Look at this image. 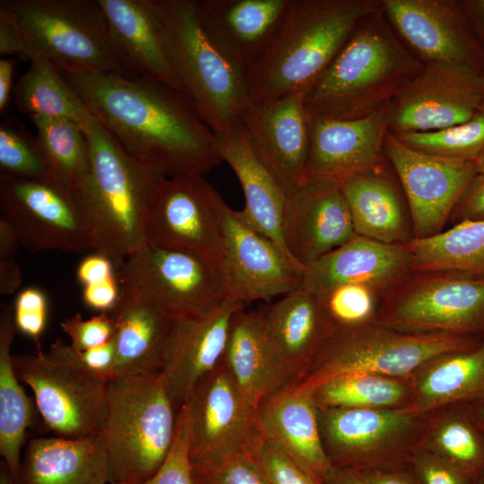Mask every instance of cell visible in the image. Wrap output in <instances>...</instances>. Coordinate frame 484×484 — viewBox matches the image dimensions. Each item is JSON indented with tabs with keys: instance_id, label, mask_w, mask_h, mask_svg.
I'll return each instance as SVG.
<instances>
[{
	"instance_id": "816d5d0a",
	"label": "cell",
	"mask_w": 484,
	"mask_h": 484,
	"mask_svg": "<svg viewBox=\"0 0 484 484\" xmlns=\"http://www.w3.org/2000/svg\"><path fill=\"white\" fill-rule=\"evenodd\" d=\"M21 246L13 228L0 218V294H13L22 281L16 254Z\"/></svg>"
},
{
	"instance_id": "6da1fadb",
	"label": "cell",
	"mask_w": 484,
	"mask_h": 484,
	"mask_svg": "<svg viewBox=\"0 0 484 484\" xmlns=\"http://www.w3.org/2000/svg\"><path fill=\"white\" fill-rule=\"evenodd\" d=\"M61 73L128 153L166 177L204 175L222 162L215 134L184 92L117 73Z\"/></svg>"
},
{
	"instance_id": "f6af8a7d",
	"label": "cell",
	"mask_w": 484,
	"mask_h": 484,
	"mask_svg": "<svg viewBox=\"0 0 484 484\" xmlns=\"http://www.w3.org/2000/svg\"><path fill=\"white\" fill-rule=\"evenodd\" d=\"M192 472L196 484H268L248 454L192 463Z\"/></svg>"
},
{
	"instance_id": "74e56055",
	"label": "cell",
	"mask_w": 484,
	"mask_h": 484,
	"mask_svg": "<svg viewBox=\"0 0 484 484\" xmlns=\"http://www.w3.org/2000/svg\"><path fill=\"white\" fill-rule=\"evenodd\" d=\"M317 409H391L409 407L411 376L354 372L330 378L311 392Z\"/></svg>"
},
{
	"instance_id": "5b68a950",
	"label": "cell",
	"mask_w": 484,
	"mask_h": 484,
	"mask_svg": "<svg viewBox=\"0 0 484 484\" xmlns=\"http://www.w3.org/2000/svg\"><path fill=\"white\" fill-rule=\"evenodd\" d=\"M166 55L184 94L215 134L241 125L250 103L246 77L203 32L196 0H155Z\"/></svg>"
},
{
	"instance_id": "ab89813d",
	"label": "cell",
	"mask_w": 484,
	"mask_h": 484,
	"mask_svg": "<svg viewBox=\"0 0 484 484\" xmlns=\"http://www.w3.org/2000/svg\"><path fill=\"white\" fill-rule=\"evenodd\" d=\"M49 180L69 193L85 178L91 165L87 137L77 123L45 117H30Z\"/></svg>"
},
{
	"instance_id": "52a82bcc",
	"label": "cell",
	"mask_w": 484,
	"mask_h": 484,
	"mask_svg": "<svg viewBox=\"0 0 484 484\" xmlns=\"http://www.w3.org/2000/svg\"><path fill=\"white\" fill-rule=\"evenodd\" d=\"M467 336L447 333H406L380 322L330 333L299 384L309 392L340 375L365 372L411 376L428 360L474 349Z\"/></svg>"
},
{
	"instance_id": "7c38bea8",
	"label": "cell",
	"mask_w": 484,
	"mask_h": 484,
	"mask_svg": "<svg viewBox=\"0 0 484 484\" xmlns=\"http://www.w3.org/2000/svg\"><path fill=\"white\" fill-rule=\"evenodd\" d=\"M177 413L192 463L248 454L260 434L257 407L238 388L223 359L194 385Z\"/></svg>"
},
{
	"instance_id": "f546056e",
	"label": "cell",
	"mask_w": 484,
	"mask_h": 484,
	"mask_svg": "<svg viewBox=\"0 0 484 484\" xmlns=\"http://www.w3.org/2000/svg\"><path fill=\"white\" fill-rule=\"evenodd\" d=\"M215 135L218 153L236 174L244 193L245 206L238 211V216L297 264L287 252L281 234L286 196L255 156L242 124L229 133Z\"/></svg>"
},
{
	"instance_id": "ac0fdd59",
	"label": "cell",
	"mask_w": 484,
	"mask_h": 484,
	"mask_svg": "<svg viewBox=\"0 0 484 484\" xmlns=\"http://www.w3.org/2000/svg\"><path fill=\"white\" fill-rule=\"evenodd\" d=\"M251 149L286 198L307 179L311 119L303 91L246 106L241 115Z\"/></svg>"
},
{
	"instance_id": "7dc6e473",
	"label": "cell",
	"mask_w": 484,
	"mask_h": 484,
	"mask_svg": "<svg viewBox=\"0 0 484 484\" xmlns=\"http://www.w3.org/2000/svg\"><path fill=\"white\" fill-rule=\"evenodd\" d=\"M139 484H196L192 472L187 434L178 413L174 442L166 460L152 477Z\"/></svg>"
},
{
	"instance_id": "7bdbcfd3",
	"label": "cell",
	"mask_w": 484,
	"mask_h": 484,
	"mask_svg": "<svg viewBox=\"0 0 484 484\" xmlns=\"http://www.w3.org/2000/svg\"><path fill=\"white\" fill-rule=\"evenodd\" d=\"M315 296L328 326L329 334L359 327L374 321L375 298L372 288L367 285L341 284Z\"/></svg>"
},
{
	"instance_id": "4dcf8cb0",
	"label": "cell",
	"mask_w": 484,
	"mask_h": 484,
	"mask_svg": "<svg viewBox=\"0 0 484 484\" xmlns=\"http://www.w3.org/2000/svg\"><path fill=\"white\" fill-rule=\"evenodd\" d=\"M411 381L409 408L419 413L458 403L484 404V341L474 349L428 360Z\"/></svg>"
},
{
	"instance_id": "d6a6232c",
	"label": "cell",
	"mask_w": 484,
	"mask_h": 484,
	"mask_svg": "<svg viewBox=\"0 0 484 484\" xmlns=\"http://www.w3.org/2000/svg\"><path fill=\"white\" fill-rule=\"evenodd\" d=\"M223 360L238 388L256 407L288 385L267 342L259 310L246 311L244 307L236 312Z\"/></svg>"
},
{
	"instance_id": "60d3db41",
	"label": "cell",
	"mask_w": 484,
	"mask_h": 484,
	"mask_svg": "<svg viewBox=\"0 0 484 484\" xmlns=\"http://www.w3.org/2000/svg\"><path fill=\"white\" fill-rule=\"evenodd\" d=\"M396 136L406 145L427 153L475 161L484 151V111L446 129Z\"/></svg>"
},
{
	"instance_id": "1f68e13d",
	"label": "cell",
	"mask_w": 484,
	"mask_h": 484,
	"mask_svg": "<svg viewBox=\"0 0 484 484\" xmlns=\"http://www.w3.org/2000/svg\"><path fill=\"white\" fill-rule=\"evenodd\" d=\"M108 313L116 330V361L110 381L160 371L173 320L151 305L123 294Z\"/></svg>"
},
{
	"instance_id": "8992f818",
	"label": "cell",
	"mask_w": 484,
	"mask_h": 484,
	"mask_svg": "<svg viewBox=\"0 0 484 484\" xmlns=\"http://www.w3.org/2000/svg\"><path fill=\"white\" fill-rule=\"evenodd\" d=\"M177 419L160 371L109 381L101 433L109 484H139L152 477L172 447Z\"/></svg>"
},
{
	"instance_id": "ffe728a7",
	"label": "cell",
	"mask_w": 484,
	"mask_h": 484,
	"mask_svg": "<svg viewBox=\"0 0 484 484\" xmlns=\"http://www.w3.org/2000/svg\"><path fill=\"white\" fill-rule=\"evenodd\" d=\"M224 261L236 297L245 305L283 296L301 282L304 269L259 233L222 199L219 202Z\"/></svg>"
},
{
	"instance_id": "681fc988",
	"label": "cell",
	"mask_w": 484,
	"mask_h": 484,
	"mask_svg": "<svg viewBox=\"0 0 484 484\" xmlns=\"http://www.w3.org/2000/svg\"><path fill=\"white\" fill-rule=\"evenodd\" d=\"M48 351L65 361L111 380L116 361L115 336L109 341L86 350H76L56 340L50 345Z\"/></svg>"
},
{
	"instance_id": "5bb4252c",
	"label": "cell",
	"mask_w": 484,
	"mask_h": 484,
	"mask_svg": "<svg viewBox=\"0 0 484 484\" xmlns=\"http://www.w3.org/2000/svg\"><path fill=\"white\" fill-rule=\"evenodd\" d=\"M0 210L21 246L30 251H94L73 196L50 181L0 173Z\"/></svg>"
},
{
	"instance_id": "603a6c76",
	"label": "cell",
	"mask_w": 484,
	"mask_h": 484,
	"mask_svg": "<svg viewBox=\"0 0 484 484\" xmlns=\"http://www.w3.org/2000/svg\"><path fill=\"white\" fill-rule=\"evenodd\" d=\"M388 107L359 119L311 120L307 178L342 180L356 174L386 170Z\"/></svg>"
},
{
	"instance_id": "6125c7cd",
	"label": "cell",
	"mask_w": 484,
	"mask_h": 484,
	"mask_svg": "<svg viewBox=\"0 0 484 484\" xmlns=\"http://www.w3.org/2000/svg\"><path fill=\"white\" fill-rule=\"evenodd\" d=\"M0 484H16L6 464L2 462L0 467Z\"/></svg>"
},
{
	"instance_id": "d4e9b609",
	"label": "cell",
	"mask_w": 484,
	"mask_h": 484,
	"mask_svg": "<svg viewBox=\"0 0 484 484\" xmlns=\"http://www.w3.org/2000/svg\"><path fill=\"white\" fill-rule=\"evenodd\" d=\"M259 313L267 342L287 385L298 383L329 335L316 296L299 285Z\"/></svg>"
},
{
	"instance_id": "91938a15",
	"label": "cell",
	"mask_w": 484,
	"mask_h": 484,
	"mask_svg": "<svg viewBox=\"0 0 484 484\" xmlns=\"http://www.w3.org/2000/svg\"><path fill=\"white\" fill-rule=\"evenodd\" d=\"M484 48V0H459Z\"/></svg>"
},
{
	"instance_id": "8fae6325",
	"label": "cell",
	"mask_w": 484,
	"mask_h": 484,
	"mask_svg": "<svg viewBox=\"0 0 484 484\" xmlns=\"http://www.w3.org/2000/svg\"><path fill=\"white\" fill-rule=\"evenodd\" d=\"M19 379L33 392L46 427L63 438L102 433L109 381L41 350L13 355Z\"/></svg>"
},
{
	"instance_id": "e7e4bbea",
	"label": "cell",
	"mask_w": 484,
	"mask_h": 484,
	"mask_svg": "<svg viewBox=\"0 0 484 484\" xmlns=\"http://www.w3.org/2000/svg\"><path fill=\"white\" fill-rule=\"evenodd\" d=\"M476 409L479 418L484 424V404H476Z\"/></svg>"
},
{
	"instance_id": "e575fe53",
	"label": "cell",
	"mask_w": 484,
	"mask_h": 484,
	"mask_svg": "<svg viewBox=\"0 0 484 484\" xmlns=\"http://www.w3.org/2000/svg\"><path fill=\"white\" fill-rule=\"evenodd\" d=\"M420 448L446 460L475 482L484 471V424L476 404H453L428 413Z\"/></svg>"
},
{
	"instance_id": "484cf974",
	"label": "cell",
	"mask_w": 484,
	"mask_h": 484,
	"mask_svg": "<svg viewBox=\"0 0 484 484\" xmlns=\"http://www.w3.org/2000/svg\"><path fill=\"white\" fill-rule=\"evenodd\" d=\"M98 1L113 49L126 73L182 91L166 55L155 0Z\"/></svg>"
},
{
	"instance_id": "b9f144b4",
	"label": "cell",
	"mask_w": 484,
	"mask_h": 484,
	"mask_svg": "<svg viewBox=\"0 0 484 484\" xmlns=\"http://www.w3.org/2000/svg\"><path fill=\"white\" fill-rule=\"evenodd\" d=\"M0 173L50 181L37 137L15 117L0 125Z\"/></svg>"
},
{
	"instance_id": "f5cc1de1",
	"label": "cell",
	"mask_w": 484,
	"mask_h": 484,
	"mask_svg": "<svg viewBox=\"0 0 484 484\" xmlns=\"http://www.w3.org/2000/svg\"><path fill=\"white\" fill-rule=\"evenodd\" d=\"M38 53L12 14L0 7V55L30 60Z\"/></svg>"
},
{
	"instance_id": "d6986e66",
	"label": "cell",
	"mask_w": 484,
	"mask_h": 484,
	"mask_svg": "<svg viewBox=\"0 0 484 484\" xmlns=\"http://www.w3.org/2000/svg\"><path fill=\"white\" fill-rule=\"evenodd\" d=\"M281 234L287 252L304 269L352 238L356 233L341 181L307 177L286 198Z\"/></svg>"
},
{
	"instance_id": "cb8c5ba5",
	"label": "cell",
	"mask_w": 484,
	"mask_h": 484,
	"mask_svg": "<svg viewBox=\"0 0 484 484\" xmlns=\"http://www.w3.org/2000/svg\"><path fill=\"white\" fill-rule=\"evenodd\" d=\"M245 306L234 298L210 314L173 321L160 372L177 411L194 385L223 359L232 318Z\"/></svg>"
},
{
	"instance_id": "277c9868",
	"label": "cell",
	"mask_w": 484,
	"mask_h": 484,
	"mask_svg": "<svg viewBox=\"0 0 484 484\" xmlns=\"http://www.w3.org/2000/svg\"><path fill=\"white\" fill-rule=\"evenodd\" d=\"M382 0H290L281 27L246 74L251 102L304 91L329 66L359 22Z\"/></svg>"
},
{
	"instance_id": "e0dca14e",
	"label": "cell",
	"mask_w": 484,
	"mask_h": 484,
	"mask_svg": "<svg viewBox=\"0 0 484 484\" xmlns=\"http://www.w3.org/2000/svg\"><path fill=\"white\" fill-rule=\"evenodd\" d=\"M402 42L424 64L455 63L484 75V48L459 0H382Z\"/></svg>"
},
{
	"instance_id": "30bf717a",
	"label": "cell",
	"mask_w": 484,
	"mask_h": 484,
	"mask_svg": "<svg viewBox=\"0 0 484 484\" xmlns=\"http://www.w3.org/2000/svg\"><path fill=\"white\" fill-rule=\"evenodd\" d=\"M428 414L409 407L318 409L321 442L333 467L368 470L409 463Z\"/></svg>"
},
{
	"instance_id": "ba28073f",
	"label": "cell",
	"mask_w": 484,
	"mask_h": 484,
	"mask_svg": "<svg viewBox=\"0 0 484 484\" xmlns=\"http://www.w3.org/2000/svg\"><path fill=\"white\" fill-rule=\"evenodd\" d=\"M118 281L121 294L173 321L210 314L238 298L225 262L147 244L118 269Z\"/></svg>"
},
{
	"instance_id": "2e32d148",
	"label": "cell",
	"mask_w": 484,
	"mask_h": 484,
	"mask_svg": "<svg viewBox=\"0 0 484 484\" xmlns=\"http://www.w3.org/2000/svg\"><path fill=\"white\" fill-rule=\"evenodd\" d=\"M385 154L409 203L414 238L440 233L477 174L475 161L419 151L406 145L390 132L385 141Z\"/></svg>"
},
{
	"instance_id": "836d02e7",
	"label": "cell",
	"mask_w": 484,
	"mask_h": 484,
	"mask_svg": "<svg viewBox=\"0 0 484 484\" xmlns=\"http://www.w3.org/2000/svg\"><path fill=\"white\" fill-rule=\"evenodd\" d=\"M340 181L357 235L392 245L406 238L400 194L386 170L356 174Z\"/></svg>"
},
{
	"instance_id": "d590c367",
	"label": "cell",
	"mask_w": 484,
	"mask_h": 484,
	"mask_svg": "<svg viewBox=\"0 0 484 484\" xmlns=\"http://www.w3.org/2000/svg\"><path fill=\"white\" fill-rule=\"evenodd\" d=\"M13 307L0 313V454L14 480L21 468V452L34 419V405L25 393L13 366L11 348L17 333Z\"/></svg>"
},
{
	"instance_id": "4316f807",
	"label": "cell",
	"mask_w": 484,
	"mask_h": 484,
	"mask_svg": "<svg viewBox=\"0 0 484 484\" xmlns=\"http://www.w3.org/2000/svg\"><path fill=\"white\" fill-rule=\"evenodd\" d=\"M317 411L311 393L293 384L264 399L257 418L260 432L322 483L333 466L321 442Z\"/></svg>"
},
{
	"instance_id": "6f0895ef",
	"label": "cell",
	"mask_w": 484,
	"mask_h": 484,
	"mask_svg": "<svg viewBox=\"0 0 484 484\" xmlns=\"http://www.w3.org/2000/svg\"><path fill=\"white\" fill-rule=\"evenodd\" d=\"M359 471L367 484H419L409 463Z\"/></svg>"
},
{
	"instance_id": "8d00e7d4",
	"label": "cell",
	"mask_w": 484,
	"mask_h": 484,
	"mask_svg": "<svg viewBox=\"0 0 484 484\" xmlns=\"http://www.w3.org/2000/svg\"><path fill=\"white\" fill-rule=\"evenodd\" d=\"M14 101L17 109L30 117L72 120L82 130L93 118L61 72L41 53L30 60L29 69L15 87Z\"/></svg>"
},
{
	"instance_id": "c3c4849f",
	"label": "cell",
	"mask_w": 484,
	"mask_h": 484,
	"mask_svg": "<svg viewBox=\"0 0 484 484\" xmlns=\"http://www.w3.org/2000/svg\"><path fill=\"white\" fill-rule=\"evenodd\" d=\"M60 326L69 336L71 346L86 350L109 341L115 336V324L108 312H102L89 319L76 315L65 319Z\"/></svg>"
},
{
	"instance_id": "9f6ffc18",
	"label": "cell",
	"mask_w": 484,
	"mask_h": 484,
	"mask_svg": "<svg viewBox=\"0 0 484 484\" xmlns=\"http://www.w3.org/2000/svg\"><path fill=\"white\" fill-rule=\"evenodd\" d=\"M120 294V283L116 277L99 284L82 287L83 302L100 313L110 312L117 304Z\"/></svg>"
},
{
	"instance_id": "7a4b0ae2",
	"label": "cell",
	"mask_w": 484,
	"mask_h": 484,
	"mask_svg": "<svg viewBox=\"0 0 484 484\" xmlns=\"http://www.w3.org/2000/svg\"><path fill=\"white\" fill-rule=\"evenodd\" d=\"M424 67L383 10L363 18L325 69L303 91L311 120L366 117L390 105Z\"/></svg>"
},
{
	"instance_id": "f907efd6",
	"label": "cell",
	"mask_w": 484,
	"mask_h": 484,
	"mask_svg": "<svg viewBox=\"0 0 484 484\" xmlns=\"http://www.w3.org/2000/svg\"><path fill=\"white\" fill-rule=\"evenodd\" d=\"M409 465L419 484H473L461 470L446 460L418 448L411 454Z\"/></svg>"
},
{
	"instance_id": "680465c9",
	"label": "cell",
	"mask_w": 484,
	"mask_h": 484,
	"mask_svg": "<svg viewBox=\"0 0 484 484\" xmlns=\"http://www.w3.org/2000/svg\"><path fill=\"white\" fill-rule=\"evenodd\" d=\"M16 57L0 60V112L5 111L10 99Z\"/></svg>"
},
{
	"instance_id": "3957f363",
	"label": "cell",
	"mask_w": 484,
	"mask_h": 484,
	"mask_svg": "<svg viewBox=\"0 0 484 484\" xmlns=\"http://www.w3.org/2000/svg\"><path fill=\"white\" fill-rule=\"evenodd\" d=\"M83 132L91 165L72 196L91 234L94 252L118 270L145 245L144 221L166 176L128 153L93 117Z\"/></svg>"
},
{
	"instance_id": "44dd1931",
	"label": "cell",
	"mask_w": 484,
	"mask_h": 484,
	"mask_svg": "<svg viewBox=\"0 0 484 484\" xmlns=\"http://www.w3.org/2000/svg\"><path fill=\"white\" fill-rule=\"evenodd\" d=\"M379 322L406 333L466 336L484 327V279L424 281L402 294Z\"/></svg>"
},
{
	"instance_id": "db71d44e",
	"label": "cell",
	"mask_w": 484,
	"mask_h": 484,
	"mask_svg": "<svg viewBox=\"0 0 484 484\" xmlns=\"http://www.w3.org/2000/svg\"><path fill=\"white\" fill-rule=\"evenodd\" d=\"M454 212L462 220H484V174L477 173L474 176Z\"/></svg>"
},
{
	"instance_id": "bcb514c9",
	"label": "cell",
	"mask_w": 484,
	"mask_h": 484,
	"mask_svg": "<svg viewBox=\"0 0 484 484\" xmlns=\"http://www.w3.org/2000/svg\"><path fill=\"white\" fill-rule=\"evenodd\" d=\"M13 310L17 331L33 340L40 350V338L48 315L46 294L36 287L25 288L16 296Z\"/></svg>"
},
{
	"instance_id": "f35d334b",
	"label": "cell",
	"mask_w": 484,
	"mask_h": 484,
	"mask_svg": "<svg viewBox=\"0 0 484 484\" xmlns=\"http://www.w3.org/2000/svg\"><path fill=\"white\" fill-rule=\"evenodd\" d=\"M411 266L429 271L484 272V220H462L450 229L407 242Z\"/></svg>"
},
{
	"instance_id": "7402d4cb",
	"label": "cell",
	"mask_w": 484,
	"mask_h": 484,
	"mask_svg": "<svg viewBox=\"0 0 484 484\" xmlns=\"http://www.w3.org/2000/svg\"><path fill=\"white\" fill-rule=\"evenodd\" d=\"M290 1L196 0V13L211 42L246 77L275 39Z\"/></svg>"
},
{
	"instance_id": "f1b7e54d",
	"label": "cell",
	"mask_w": 484,
	"mask_h": 484,
	"mask_svg": "<svg viewBox=\"0 0 484 484\" xmlns=\"http://www.w3.org/2000/svg\"><path fill=\"white\" fill-rule=\"evenodd\" d=\"M16 484H109L102 435L84 438L36 437L29 441Z\"/></svg>"
},
{
	"instance_id": "83f0119b",
	"label": "cell",
	"mask_w": 484,
	"mask_h": 484,
	"mask_svg": "<svg viewBox=\"0 0 484 484\" xmlns=\"http://www.w3.org/2000/svg\"><path fill=\"white\" fill-rule=\"evenodd\" d=\"M410 266L411 255L404 246L385 244L356 234L308 265L300 286L315 295L347 283L373 289L393 282Z\"/></svg>"
},
{
	"instance_id": "03108f58",
	"label": "cell",
	"mask_w": 484,
	"mask_h": 484,
	"mask_svg": "<svg viewBox=\"0 0 484 484\" xmlns=\"http://www.w3.org/2000/svg\"><path fill=\"white\" fill-rule=\"evenodd\" d=\"M473 484H484V471L482 474L476 480Z\"/></svg>"
},
{
	"instance_id": "9c48e42d",
	"label": "cell",
	"mask_w": 484,
	"mask_h": 484,
	"mask_svg": "<svg viewBox=\"0 0 484 484\" xmlns=\"http://www.w3.org/2000/svg\"><path fill=\"white\" fill-rule=\"evenodd\" d=\"M31 45L64 73L126 74L98 0H1Z\"/></svg>"
},
{
	"instance_id": "be15d7a7",
	"label": "cell",
	"mask_w": 484,
	"mask_h": 484,
	"mask_svg": "<svg viewBox=\"0 0 484 484\" xmlns=\"http://www.w3.org/2000/svg\"><path fill=\"white\" fill-rule=\"evenodd\" d=\"M477 173L484 174V151L475 160Z\"/></svg>"
},
{
	"instance_id": "11a10c76",
	"label": "cell",
	"mask_w": 484,
	"mask_h": 484,
	"mask_svg": "<svg viewBox=\"0 0 484 484\" xmlns=\"http://www.w3.org/2000/svg\"><path fill=\"white\" fill-rule=\"evenodd\" d=\"M115 264L108 256L94 252L81 261L76 270V277L82 287L99 284L115 278Z\"/></svg>"
},
{
	"instance_id": "9a60e30c",
	"label": "cell",
	"mask_w": 484,
	"mask_h": 484,
	"mask_svg": "<svg viewBox=\"0 0 484 484\" xmlns=\"http://www.w3.org/2000/svg\"><path fill=\"white\" fill-rule=\"evenodd\" d=\"M484 111V75L455 63H426L388 107L394 135L438 131Z\"/></svg>"
},
{
	"instance_id": "ee69618b",
	"label": "cell",
	"mask_w": 484,
	"mask_h": 484,
	"mask_svg": "<svg viewBox=\"0 0 484 484\" xmlns=\"http://www.w3.org/2000/svg\"><path fill=\"white\" fill-rule=\"evenodd\" d=\"M248 454L268 484H321L261 432Z\"/></svg>"
},
{
	"instance_id": "94428289",
	"label": "cell",
	"mask_w": 484,
	"mask_h": 484,
	"mask_svg": "<svg viewBox=\"0 0 484 484\" xmlns=\"http://www.w3.org/2000/svg\"><path fill=\"white\" fill-rule=\"evenodd\" d=\"M321 484H367L359 470L332 467Z\"/></svg>"
},
{
	"instance_id": "4fadbf2b",
	"label": "cell",
	"mask_w": 484,
	"mask_h": 484,
	"mask_svg": "<svg viewBox=\"0 0 484 484\" xmlns=\"http://www.w3.org/2000/svg\"><path fill=\"white\" fill-rule=\"evenodd\" d=\"M220 197L203 175L164 177L145 218V244L225 262Z\"/></svg>"
}]
</instances>
